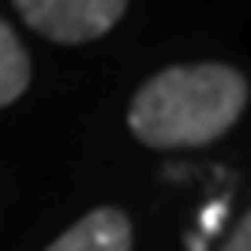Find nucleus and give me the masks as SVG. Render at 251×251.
I'll return each mask as SVG.
<instances>
[{"instance_id": "nucleus-1", "label": "nucleus", "mask_w": 251, "mask_h": 251, "mask_svg": "<svg viewBox=\"0 0 251 251\" xmlns=\"http://www.w3.org/2000/svg\"><path fill=\"white\" fill-rule=\"evenodd\" d=\"M248 83L225 64L165 68L143 83L127 109V127L147 147H206L236 124Z\"/></svg>"}, {"instance_id": "nucleus-2", "label": "nucleus", "mask_w": 251, "mask_h": 251, "mask_svg": "<svg viewBox=\"0 0 251 251\" xmlns=\"http://www.w3.org/2000/svg\"><path fill=\"white\" fill-rule=\"evenodd\" d=\"M26 26L60 45L94 42L116 26L127 0H11Z\"/></svg>"}, {"instance_id": "nucleus-3", "label": "nucleus", "mask_w": 251, "mask_h": 251, "mask_svg": "<svg viewBox=\"0 0 251 251\" xmlns=\"http://www.w3.org/2000/svg\"><path fill=\"white\" fill-rule=\"evenodd\" d=\"M49 251H131V225L120 210L105 206L75 221Z\"/></svg>"}, {"instance_id": "nucleus-4", "label": "nucleus", "mask_w": 251, "mask_h": 251, "mask_svg": "<svg viewBox=\"0 0 251 251\" xmlns=\"http://www.w3.org/2000/svg\"><path fill=\"white\" fill-rule=\"evenodd\" d=\"M26 86H30V56L11 34V26L0 19V109L11 105Z\"/></svg>"}, {"instance_id": "nucleus-5", "label": "nucleus", "mask_w": 251, "mask_h": 251, "mask_svg": "<svg viewBox=\"0 0 251 251\" xmlns=\"http://www.w3.org/2000/svg\"><path fill=\"white\" fill-rule=\"evenodd\" d=\"M225 214H229V202H225V199H214V202L199 214V236H202V240H210V236L221 229Z\"/></svg>"}, {"instance_id": "nucleus-6", "label": "nucleus", "mask_w": 251, "mask_h": 251, "mask_svg": "<svg viewBox=\"0 0 251 251\" xmlns=\"http://www.w3.org/2000/svg\"><path fill=\"white\" fill-rule=\"evenodd\" d=\"M221 251H251V214L236 225V232L225 240V248H221Z\"/></svg>"}, {"instance_id": "nucleus-7", "label": "nucleus", "mask_w": 251, "mask_h": 251, "mask_svg": "<svg viewBox=\"0 0 251 251\" xmlns=\"http://www.w3.org/2000/svg\"><path fill=\"white\" fill-rule=\"evenodd\" d=\"M188 251H206V240H202L199 232H195V236H188Z\"/></svg>"}]
</instances>
